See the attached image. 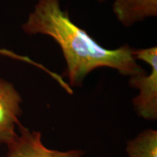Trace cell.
<instances>
[{
  "label": "cell",
  "mask_w": 157,
  "mask_h": 157,
  "mask_svg": "<svg viewBox=\"0 0 157 157\" xmlns=\"http://www.w3.org/2000/svg\"><path fill=\"white\" fill-rule=\"evenodd\" d=\"M19 133L6 146V157H82L84 151L81 149L61 151L47 148L42 141V133L19 124Z\"/></svg>",
  "instance_id": "obj_3"
},
{
  "label": "cell",
  "mask_w": 157,
  "mask_h": 157,
  "mask_svg": "<svg viewBox=\"0 0 157 157\" xmlns=\"http://www.w3.org/2000/svg\"><path fill=\"white\" fill-rule=\"evenodd\" d=\"M128 157H157V131L146 129L127 143Z\"/></svg>",
  "instance_id": "obj_6"
},
{
  "label": "cell",
  "mask_w": 157,
  "mask_h": 157,
  "mask_svg": "<svg viewBox=\"0 0 157 157\" xmlns=\"http://www.w3.org/2000/svg\"><path fill=\"white\" fill-rule=\"evenodd\" d=\"M97 1L99 2H103L105 1V0H97Z\"/></svg>",
  "instance_id": "obj_8"
},
{
  "label": "cell",
  "mask_w": 157,
  "mask_h": 157,
  "mask_svg": "<svg viewBox=\"0 0 157 157\" xmlns=\"http://www.w3.org/2000/svg\"><path fill=\"white\" fill-rule=\"evenodd\" d=\"M22 102V97L15 86L0 78V145L8 144L17 136Z\"/></svg>",
  "instance_id": "obj_4"
},
{
  "label": "cell",
  "mask_w": 157,
  "mask_h": 157,
  "mask_svg": "<svg viewBox=\"0 0 157 157\" xmlns=\"http://www.w3.org/2000/svg\"><path fill=\"white\" fill-rule=\"evenodd\" d=\"M0 55H2V56L8 57V58L15 59V60H21V61H23V62H25V63H29V64L33 65V66H34L35 67H36V68H39V69L44 71V72H47L48 71V68H46L45 66H43V65L38 63L37 62L34 61V60H32L31 58H29L26 56H20V55L15 53V52H13V51L6 50V49L0 48Z\"/></svg>",
  "instance_id": "obj_7"
},
{
  "label": "cell",
  "mask_w": 157,
  "mask_h": 157,
  "mask_svg": "<svg viewBox=\"0 0 157 157\" xmlns=\"http://www.w3.org/2000/svg\"><path fill=\"white\" fill-rule=\"evenodd\" d=\"M22 29L29 35L50 36L60 46L66 63L63 75L71 87H81L86 76L100 68H113L129 77L146 73L137 63L134 49L128 44L113 50L102 47L71 20L59 0H37Z\"/></svg>",
  "instance_id": "obj_1"
},
{
  "label": "cell",
  "mask_w": 157,
  "mask_h": 157,
  "mask_svg": "<svg viewBox=\"0 0 157 157\" xmlns=\"http://www.w3.org/2000/svg\"><path fill=\"white\" fill-rule=\"evenodd\" d=\"M136 60H143L151 66V74L129 77L131 87L139 90L132 99L133 107L138 117L148 121L157 119V48L134 50Z\"/></svg>",
  "instance_id": "obj_2"
},
{
  "label": "cell",
  "mask_w": 157,
  "mask_h": 157,
  "mask_svg": "<svg viewBox=\"0 0 157 157\" xmlns=\"http://www.w3.org/2000/svg\"><path fill=\"white\" fill-rule=\"evenodd\" d=\"M113 12L126 27L157 16V0H114Z\"/></svg>",
  "instance_id": "obj_5"
}]
</instances>
